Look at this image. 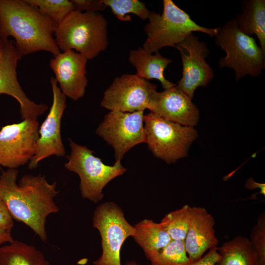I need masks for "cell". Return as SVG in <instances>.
<instances>
[{"label":"cell","instance_id":"obj_30","mask_svg":"<svg viewBox=\"0 0 265 265\" xmlns=\"http://www.w3.org/2000/svg\"><path fill=\"white\" fill-rule=\"evenodd\" d=\"M217 249V247L211 249L206 255L194 262L192 265H216L220 259V255Z\"/></svg>","mask_w":265,"mask_h":265},{"label":"cell","instance_id":"obj_33","mask_svg":"<svg viewBox=\"0 0 265 265\" xmlns=\"http://www.w3.org/2000/svg\"><path fill=\"white\" fill-rule=\"evenodd\" d=\"M125 265H140L134 261H132L127 262Z\"/></svg>","mask_w":265,"mask_h":265},{"label":"cell","instance_id":"obj_19","mask_svg":"<svg viewBox=\"0 0 265 265\" xmlns=\"http://www.w3.org/2000/svg\"><path fill=\"white\" fill-rule=\"evenodd\" d=\"M133 238L151 261L172 240L160 223L144 219L134 226Z\"/></svg>","mask_w":265,"mask_h":265},{"label":"cell","instance_id":"obj_22","mask_svg":"<svg viewBox=\"0 0 265 265\" xmlns=\"http://www.w3.org/2000/svg\"><path fill=\"white\" fill-rule=\"evenodd\" d=\"M217 250L220 259L216 265H258L256 253L246 237L237 236Z\"/></svg>","mask_w":265,"mask_h":265},{"label":"cell","instance_id":"obj_9","mask_svg":"<svg viewBox=\"0 0 265 265\" xmlns=\"http://www.w3.org/2000/svg\"><path fill=\"white\" fill-rule=\"evenodd\" d=\"M144 111H110L99 125L96 133L112 147L116 160L136 145L146 142Z\"/></svg>","mask_w":265,"mask_h":265},{"label":"cell","instance_id":"obj_29","mask_svg":"<svg viewBox=\"0 0 265 265\" xmlns=\"http://www.w3.org/2000/svg\"><path fill=\"white\" fill-rule=\"evenodd\" d=\"M5 203L0 197V228L10 232L14 225V221Z\"/></svg>","mask_w":265,"mask_h":265},{"label":"cell","instance_id":"obj_7","mask_svg":"<svg viewBox=\"0 0 265 265\" xmlns=\"http://www.w3.org/2000/svg\"><path fill=\"white\" fill-rule=\"evenodd\" d=\"M144 127L149 149L168 164L186 157L198 136L194 127L167 120L151 112L144 115Z\"/></svg>","mask_w":265,"mask_h":265},{"label":"cell","instance_id":"obj_15","mask_svg":"<svg viewBox=\"0 0 265 265\" xmlns=\"http://www.w3.org/2000/svg\"><path fill=\"white\" fill-rule=\"evenodd\" d=\"M87 59L74 50H68L53 56L50 67L54 72L63 94L74 101L82 98L88 80L86 76Z\"/></svg>","mask_w":265,"mask_h":265},{"label":"cell","instance_id":"obj_28","mask_svg":"<svg viewBox=\"0 0 265 265\" xmlns=\"http://www.w3.org/2000/svg\"><path fill=\"white\" fill-rule=\"evenodd\" d=\"M74 10L82 12L96 13L104 10L106 6L103 0H70Z\"/></svg>","mask_w":265,"mask_h":265},{"label":"cell","instance_id":"obj_6","mask_svg":"<svg viewBox=\"0 0 265 265\" xmlns=\"http://www.w3.org/2000/svg\"><path fill=\"white\" fill-rule=\"evenodd\" d=\"M71 148L68 161L64 166L68 171L77 174L80 179V189L82 198L97 203L104 198L103 190L116 177L124 174L127 169L121 160H116L113 165H107L94 155V152L68 138Z\"/></svg>","mask_w":265,"mask_h":265},{"label":"cell","instance_id":"obj_12","mask_svg":"<svg viewBox=\"0 0 265 265\" xmlns=\"http://www.w3.org/2000/svg\"><path fill=\"white\" fill-rule=\"evenodd\" d=\"M21 58L14 41L0 36V95L6 94L17 100L23 120H37L48 107L46 104H38L28 99L21 86L16 68Z\"/></svg>","mask_w":265,"mask_h":265},{"label":"cell","instance_id":"obj_21","mask_svg":"<svg viewBox=\"0 0 265 265\" xmlns=\"http://www.w3.org/2000/svg\"><path fill=\"white\" fill-rule=\"evenodd\" d=\"M0 265H50L34 246L13 239L0 247Z\"/></svg>","mask_w":265,"mask_h":265},{"label":"cell","instance_id":"obj_17","mask_svg":"<svg viewBox=\"0 0 265 265\" xmlns=\"http://www.w3.org/2000/svg\"><path fill=\"white\" fill-rule=\"evenodd\" d=\"M214 225V217L205 208L190 207L189 227L184 244L193 263L201 258L207 251L217 247L218 240Z\"/></svg>","mask_w":265,"mask_h":265},{"label":"cell","instance_id":"obj_14","mask_svg":"<svg viewBox=\"0 0 265 265\" xmlns=\"http://www.w3.org/2000/svg\"><path fill=\"white\" fill-rule=\"evenodd\" d=\"M50 82L53 92V102L46 119L39 128V138L36 153L28 163V168L33 169L39 163L52 156L64 157L66 154L61 134V122L66 107V97L57 85L55 78Z\"/></svg>","mask_w":265,"mask_h":265},{"label":"cell","instance_id":"obj_10","mask_svg":"<svg viewBox=\"0 0 265 265\" xmlns=\"http://www.w3.org/2000/svg\"><path fill=\"white\" fill-rule=\"evenodd\" d=\"M157 86L136 74L115 78L105 90L100 105L110 111L133 112L148 108Z\"/></svg>","mask_w":265,"mask_h":265},{"label":"cell","instance_id":"obj_27","mask_svg":"<svg viewBox=\"0 0 265 265\" xmlns=\"http://www.w3.org/2000/svg\"><path fill=\"white\" fill-rule=\"evenodd\" d=\"M257 255L258 265H265V212L258 217L249 238Z\"/></svg>","mask_w":265,"mask_h":265},{"label":"cell","instance_id":"obj_31","mask_svg":"<svg viewBox=\"0 0 265 265\" xmlns=\"http://www.w3.org/2000/svg\"><path fill=\"white\" fill-rule=\"evenodd\" d=\"M245 188L248 189H260V193L265 195V184L263 183H259L255 182L253 178L248 179L244 186Z\"/></svg>","mask_w":265,"mask_h":265},{"label":"cell","instance_id":"obj_20","mask_svg":"<svg viewBox=\"0 0 265 265\" xmlns=\"http://www.w3.org/2000/svg\"><path fill=\"white\" fill-rule=\"evenodd\" d=\"M238 29L245 34H255L265 53V0H249L242 5V12L235 18Z\"/></svg>","mask_w":265,"mask_h":265},{"label":"cell","instance_id":"obj_4","mask_svg":"<svg viewBox=\"0 0 265 265\" xmlns=\"http://www.w3.org/2000/svg\"><path fill=\"white\" fill-rule=\"evenodd\" d=\"M148 20L144 27L147 38L142 48L151 53L165 47L175 48L193 32L213 37L219 29V27L207 28L198 25L171 0H163L162 13L151 11Z\"/></svg>","mask_w":265,"mask_h":265},{"label":"cell","instance_id":"obj_2","mask_svg":"<svg viewBox=\"0 0 265 265\" xmlns=\"http://www.w3.org/2000/svg\"><path fill=\"white\" fill-rule=\"evenodd\" d=\"M57 24L26 0H0V36L14 38L22 57L40 51H61L53 34Z\"/></svg>","mask_w":265,"mask_h":265},{"label":"cell","instance_id":"obj_24","mask_svg":"<svg viewBox=\"0 0 265 265\" xmlns=\"http://www.w3.org/2000/svg\"><path fill=\"white\" fill-rule=\"evenodd\" d=\"M151 265H192L186 250L184 241L171 240L151 261Z\"/></svg>","mask_w":265,"mask_h":265},{"label":"cell","instance_id":"obj_1","mask_svg":"<svg viewBox=\"0 0 265 265\" xmlns=\"http://www.w3.org/2000/svg\"><path fill=\"white\" fill-rule=\"evenodd\" d=\"M18 173L17 169H0V197L13 219L26 225L46 242L47 217L59 211L54 201L59 193L56 183H49L41 174L25 175L17 183Z\"/></svg>","mask_w":265,"mask_h":265},{"label":"cell","instance_id":"obj_23","mask_svg":"<svg viewBox=\"0 0 265 265\" xmlns=\"http://www.w3.org/2000/svg\"><path fill=\"white\" fill-rule=\"evenodd\" d=\"M190 207L185 205L165 214L159 222L172 240H185L189 227Z\"/></svg>","mask_w":265,"mask_h":265},{"label":"cell","instance_id":"obj_18","mask_svg":"<svg viewBox=\"0 0 265 265\" xmlns=\"http://www.w3.org/2000/svg\"><path fill=\"white\" fill-rule=\"evenodd\" d=\"M129 62L135 68L137 76L146 80H158L164 89L176 84L165 79L164 72L172 60L162 56L159 52L153 54L142 47L130 51Z\"/></svg>","mask_w":265,"mask_h":265},{"label":"cell","instance_id":"obj_5","mask_svg":"<svg viewBox=\"0 0 265 265\" xmlns=\"http://www.w3.org/2000/svg\"><path fill=\"white\" fill-rule=\"evenodd\" d=\"M215 37L216 45L226 53L219 60V67L233 69L237 81L246 75H260L265 68V53L254 38L238 29L235 19L219 27Z\"/></svg>","mask_w":265,"mask_h":265},{"label":"cell","instance_id":"obj_26","mask_svg":"<svg viewBox=\"0 0 265 265\" xmlns=\"http://www.w3.org/2000/svg\"><path fill=\"white\" fill-rule=\"evenodd\" d=\"M38 8L57 25L73 10L74 6L68 0H26Z\"/></svg>","mask_w":265,"mask_h":265},{"label":"cell","instance_id":"obj_25","mask_svg":"<svg viewBox=\"0 0 265 265\" xmlns=\"http://www.w3.org/2000/svg\"><path fill=\"white\" fill-rule=\"evenodd\" d=\"M109 7L113 14L120 21L129 22L130 14H133L143 20L148 19L151 11L146 4L138 0H103Z\"/></svg>","mask_w":265,"mask_h":265},{"label":"cell","instance_id":"obj_32","mask_svg":"<svg viewBox=\"0 0 265 265\" xmlns=\"http://www.w3.org/2000/svg\"><path fill=\"white\" fill-rule=\"evenodd\" d=\"M10 232L0 228V247L4 243H8L13 240Z\"/></svg>","mask_w":265,"mask_h":265},{"label":"cell","instance_id":"obj_13","mask_svg":"<svg viewBox=\"0 0 265 265\" xmlns=\"http://www.w3.org/2000/svg\"><path fill=\"white\" fill-rule=\"evenodd\" d=\"M180 52L183 64L181 79L177 85L191 100L198 87H205L214 76L206 61L209 54L207 44L193 33L175 47Z\"/></svg>","mask_w":265,"mask_h":265},{"label":"cell","instance_id":"obj_11","mask_svg":"<svg viewBox=\"0 0 265 265\" xmlns=\"http://www.w3.org/2000/svg\"><path fill=\"white\" fill-rule=\"evenodd\" d=\"M37 120H23L0 130V165L16 169L28 163L36 151L39 138Z\"/></svg>","mask_w":265,"mask_h":265},{"label":"cell","instance_id":"obj_8","mask_svg":"<svg viewBox=\"0 0 265 265\" xmlns=\"http://www.w3.org/2000/svg\"><path fill=\"white\" fill-rule=\"evenodd\" d=\"M92 226L100 233L102 250L93 265H121L122 246L135 233L134 226L126 220L122 209L112 202L103 203L94 211Z\"/></svg>","mask_w":265,"mask_h":265},{"label":"cell","instance_id":"obj_16","mask_svg":"<svg viewBox=\"0 0 265 265\" xmlns=\"http://www.w3.org/2000/svg\"><path fill=\"white\" fill-rule=\"evenodd\" d=\"M167 120L185 126L197 125L199 111L192 100L176 84L152 95L148 108Z\"/></svg>","mask_w":265,"mask_h":265},{"label":"cell","instance_id":"obj_3","mask_svg":"<svg viewBox=\"0 0 265 265\" xmlns=\"http://www.w3.org/2000/svg\"><path fill=\"white\" fill-rule=\"evenodd\" d=\"M107 25L106 18L99 12L74 10L57 25L54 39L60 51L76 50L91 60L107 47Z\"/></svg>","mask_w":265,"mask_h":265}]
</instances>
